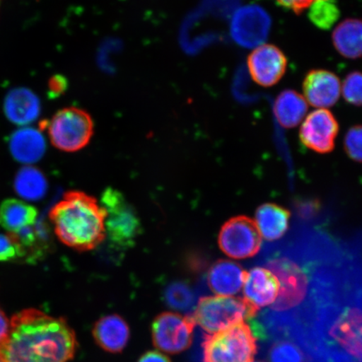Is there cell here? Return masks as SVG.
Segmentation results:
<instances>
[{
	"instance_id": "cell-1",
	"label": "cell",
	"mask_w": 362,
	"mask_h": 362,
	"mask_svg": "<svg viewBox=\"0 0 362 362\" xmlns=\"http://www.w3.org/2000/svg\"><path fill=\"white\" fill-rule=\"evenodd\" d=\"M337 248L327 237L310 233L267 252L262 264L278 279L279 292L269 310L253 318L266 341L301 327L309 318L327 291Z\"/></svg>"
},
{
	"instance_id": "cell-2",
	"label": "cell",
	"mask_w": 362,
	"mask_h": 362,
	"mask_svg": "<svg viewBox=\"0 0 362 362\" xmlns=\"http://www.w3.org/2000/svg\"><path fill=\"white\" fill-rule=\"evenodd\" d=\"M78 346L75 332L64 318L25 309L13 315L0 341V362H71Z\"/></svg>"
},
{
	"instance_id": "cell-3",
	"label": "cell",
	"mask_w": 362,
	"mask_h": 362,
	"mask_svg": "<svg viewBox=\"0 0 362 362\" xmlns=\"http://www.w3.org/2000/svg\"><path fill=\"white\" fill-rule=\"evenodd\" d=\"M49 218L58 239L75 250H92L106 238L105 210L83 192L66 193L49 211Z\"/></svg>"
},
{
	"instance_id": "cell-4",
	"label": "cell",
	"mask_w": 362,
	"mask_h": 362,
	"mask_svg": "<svg viewBox=\"0 0 362 362\" xmlns=\"http://www.w3.org/2000/svg\"><path fill=\"white\" fill-rule=\"evenodd\" d=\"M257 315L243 298L215 296L201 298L191 316L194 324L207 334H212L255 318Z\"/></svg>"
},
{
	"instance_id": "cell-5",
	"label": "cell",
	"mask_w": 362,
	"mask_h": 362,
	"mask_svg": "<svg viewBox=\"0 0 362 362\" xmlns=\"http://www.w3.org/2000/svg\"><path fill=\"white\" fill-rule=\"evenodd\" d=\"M202 348L204 362H253L257 353V338L245 322L206 334Z\"/></svg>"
},
{
	"instance_id": "cell-6",
	"label": "cell",
	"mask_w": 362,
	"mask_h": 362,
	"mask_svg": "<svg viewBox=\"0 0 362 362\" xmlns=\"http://www.w3.org/2000/svg\"><path fill=\"white\" fill-rule=\"evenodd\" d=\"M101 206L106 212L105 234L110 242L116 248L132 247L141 233V223L124 194L107 188L102 194Z\"/></svg>"
},
{
	"instance_id": "cell-7",
	"label": "cell",
	"mask_w": 362,
	"mask_h": 362,
	"mask_svg": "<svg viewBox=\"0 0 362 362\" xmlns=\"http://www.w3.org/2000/svg\"><path fill=\"white\" fill-rule=\"evenodd\" d=\"M45 126L53 146L64 152L81 151L88 146L93 135L92 117L75 107L58 111Z\"/></svg>"
},
{
	"instance_id": "cell-8",
	"label": "cell",
	"mask_w": 362,
	"mask_h": 362,
	"mask_svg": "<svg viewBox=\"0 0 362 362\" xmlns=\"http://www.w3.org/2000/svg\"><path fill=\"white\" fill-rule=\"evenodd\" d=\"M218 245L221 250L232 259H249L260 251L261 234L250 217L235 216L221 226Z\"/></svg>"
},
{
	"instance_id": "cell-9",
	"label": "cell",
	"mask_w": 362,
	"mask_h": 362,
	"mask_svg": "<svg viewBox=\"0 0 362 362\" xmlns=\"http://www.w3.org/2000/svg\"><path fill=\"white\" fill-rule=\"evenodd\" d=\"M194 325L191 315L174 312L158 315L152 324L153 346L168 354H179L191 346Z\"/></svg>"
},
{
	"instance_id": "cell-10",
	"label": "cell",
	"mask_w": 362,
	"mask_h": 362,
	"mask_svg": "<svg viewBox=\"0 0 362 362\" xmlns=\"http://www.w3.org/2000/svg\"><path fill=\"white\" fill-rule=\"evenodd\" d=\"M339 133L336 117L328 110H317L305 117L300 130L303 146L325 155L332 152Z\"/></svg>"
},
{
	"instance_id": "cell-11",
	"label": "cell",
	"mask_w": 362,
	"mask_h": 362,
	"mask_svg": "<svg viewBox=\"0 0 362 362\" xmlns=\"http://www.w3.org/2000/svg\"><path fill=\"white\" fill-rule=\"evenodd\" d=\"M271 27L269 13L257 6H244L233 16L230 35L243 47H257L268 38Z\"/></svg>"
},
{
	"instance_id": "cell-12",
	"label": "cell",
	"mask_w": 362,
	"mask_h": 362,
	"mask_svg": "<svg viewBox=\"0 0 362 362\" xmlns=\"http://www.w3.org/2000/svg\"><path fill=\"white\" fill-rule=\"evenodd\" d=\"M288 60L284 53L276 45L262 44L256 47L247 58V67L251 78L264 88L277 84L286 72Z\"/></svg>"
},
{
	"instance_id": "cell-13",
	"label": "cell",
	"mask_w": 362,
	"mask_h": 362,
	"mask_svg": "<svg viewBox=\"0 0 362 362\" xmlns=\"http://www.w3.org/2000/svg\"><path fill=\"white\" fill-rule=\"evenodd\" d=\"M303 93L308 104L318 110H327L334 106L341 97V80L332 71L312 70L303 81Z\"/></svg>"
},
{
	"instance_id": "cell-14",
	"label": "cell",
	"mask_w": 362,
	"mask_h": 362,
	"mask_svg": "<svg viewBox=\"0 0 362 362\" xmlns=\"http://www.w3.org/2000/svg\"><path fill=\"white\" fill-rule=\"evenodd\" d=\"M244 300L257 313L274 304L279 296V282L276 276L264 267H255L247 273L243 284Z\"/></svg>"
},
{
	"instance_id": "cell-15",
	"label": "cell",
	"mask_w": 362,
	"mask_h": 362,
	"mask_svg": "<svg viewBox=\"0 0 362 362\" xmlns=\"http://www.w3.org/2000/svg\"><path fill=\"white\" fill-rule=\"evenodd\" d=\"M247 272L241 265L229 260H219L208 272V287L216 296L233 297L241 291Z\"/></svg>"
},
{
	"instance_id": "cell-16",
	"label": "cell",
	"mask_w": 362,
	"mask_h": 362,
	"mask_svg": "<svg viewBox=\"0 0 362 362\" xmlns=\"http://www.w3.org/2000/svg\"><path fill=\"white\" fill-rule=\"evenodd\" d=\"M93 334L95 341L102 349L119 353L128 345L130 329L121 316L110 315L102 317L95 323Z\"/></svg>"
},
{
	"instance_id": "cell-17",
	"label": "cell",
	"mask_w": 362,
	"mask_h": 362,
	"mask_svg": "<svg viewBox=\"0 0 362 362\" xmlns=\"http://www.w3.org/2000/svg\"><path fill=\"white\" fill-rule=\"evenodd\" d=\"M40 101L37 95L25 88L12 89L4 103L7 119L16 125H28L40 115Z\"/></svg>"
},
{
	"instance_id": "cell-18",
	"label": "cell",
	"mask_w": 362,
	"mask_h": 362,
	"mask_svg": "<svg viewBox=\"0 0 362 362\" xmlns=\"http://www.w3.org/2000/svg\"><path fill=\"white\" fill-rule=\"evenodd\" d=\"M268 341H270L267 353L269 362H320L305 342L292 334H274Z\"/></svg>"
},
{
	"instance_id": "cell-19",
	"label": "cell",
	"mask_w": 362,
	"mask_h": 362,
	"mask_svg": "<svg viewBox=\"0 0 362 362\" xmlns=\"http://www.w3.org/2000/svg\"><path fill=\"white\" fill-rule=\"evenodd\" d=\"M8 147L13 158L26 165L42 160L47 151V143L39 129L25 127L11 135Z\"/></svg>"
},
{
	"instance_id": "cell-20",
	"label": "cell",
	"mask_w": 362,
	"mask_h": 362,
	"mask_svg": "<svg viewBox=\"0 0 362 362\" xmlns=\"http://www.w3.org/2000/svg\"><path fill=\"white\" fill-rule=\"evenodd\" d=\"M256 224L260 234L268 242L281 238L288 228L291 212L278 204H262L256 211Z\"/></svg>"
},
{
	"instance_id": "cell-21",
	"label": "cell",
	"mask_w": 362,
	"mask_h": 362,
	"mask_svg": "<svg viewBox=\"0 0 362 362\" xmlns=\"http://www.w3.org/2000/svg\"><path fill=\"white\" fill-rule=\"evenodd\" d=\"M308 103L304 96L293 90H284L276 98V119L285 129L296 128L305 119Z\"/></svg>"
},
{
	"instance_id": "cell-22",
	"label": "cell",
	"mask_w": 362,
	"mask_h": 362,
	"mask_svg": "<svg viewBox=\"0 0 362 362\" xmlns=\"http://www.w3.org/2000/svg\"><path fill=\"white\" fill-rule=\"evenodd\" d=\"M332 42L338 53L348 59L362 57V21L346 19L336 27Z\"/></svg>"
},
{
	"instance_id": "cell-23",
	"label": "cell",
	"mask_w": 362,
	"mask_h": 362,
	"mask_svg": "<svg viewBox=\"0 0 362 362\" xmlns=\"http://www.w3.org/2000/svg\"><path fill=\"white\" fill-rule=\"evenodd\" d=\"M37 216L38 211L33 206L17 199H7L0 205V225L8 233L33 226Z\"/></svg>"
},
{
	"instance_id": "cell-24",
	"label": "cell",
	"mask_w": 362,
	"mask_h": 362,
	"mask_svg": "<svg viewBox=\"0 0 362 362\" xmlns=\"http://www.w3.org/2000/svg\"><path fill=\"white\" fill-rule=\"evenodd\" d=\"M13 187L25 200L38 202L47 194L48 182L42 171L35 167L26 165L17 172Z\"/></svg>"
},
{
	"instance_id": "cell-25",
	"label": "cell",
	"mask_w": 362,
	"mask_h": 362,
	"mask_svg": "<svg viewBox=\"0 0 362 362\" xmlns=\"http://www.w3.org/2000/svg\"><path fill=\"white\" fill-rule=\"evenodd\" d=\"M308 8L309 19L320 29L332 28L339 17V10L336 0H315Z\"/></svg>"
},
{
	"instance_id": "cell-26",
	"label": "cell",
	"mask_w": 362,
	"mask_h": 362,
	"mask_svg": "<svg viewBox=\"0 0 362 362\" xmlns=\"http://www.w3.org/2000/svg\"><path fill=\"white\" fill-rule=\"evenodd\" d=\"M167 305L177 311L188 312L196 308V294L188 284L176 282L169 285L165 292Z\"/></svg>"
},
{
	"instance_id": "cell-27",
	"label": "cell",
	"mask_w": 362,
	"mask_h": 362,
	"mask_svg": "<svg viewBox=\"0 0 362 362\" xmlns=\"http://www.w3.org/2000/svg\"><path fill=\"white\" fill-rule=\"evenodd\" d=\"M341 93L347 103L362 107V72L353 71L348 74L341 85Z\"/></svg>"
},
{
	"instance_id": "cell-28",
	"label": "cell",
	"mask_w": 362,
	"mask_h": 362,
	"mask_svg": "<svg viewBox=\"0 0 362 362\" xmlns=\"http://www.w3.org/2000/svg\"><path fill=\"white\" fill-rule=\"evenodd\" d=\"M344 147L352 160L362 163V125H356L347 131Z\"/></svg>"
},
{
	"instance_id": "cell-29",
	"label": "cell",
	"mask_w": 362,
	"mask_h": 362,
	"mask_svg": "<svg viewBox=\"0 0 362 362\" xmlns=\"http://www.w3.org/2000/svg\"><path fill=\"white\" fill-rule=\"evenodd\" d=\"M21 259H24V253L13 234H0V262H13Z\"/></svg>"
},
{
	"instance_id": "cell-30",
	"label": "cell",
	"mask_w": 362,
	"mask_h": 362,
	"mask_svg": "<svg viewBox=\"0 0 362 362\" xmlns=\"http://www.w3.org/2000/svg\"><path fill=\"white\" fill-rule=\"evenodd\" d=\"M341 277L346 287L349 288V291L362 307V281L355 269L353 268L349 257H348L345 262H344L341 270Z\"/></svg>"
},
{
	"instance_id": "cell-31",
	"label": "cell",
	"mask_w": 362,
	"mask_h": 362,
	"mask_svg": "<svg viewBox=\"0 0 362 362\" xmlns=\"http://www.w3.org/2000/svg\"><path fill=\"white\" fill-rule=\"evenodd\" d=\"M280 6L288 8L297 15L304 12L315 0H276Z\"/></svg>"
},
{
	"instance_id": "cell-32",
	"label": "cell",
	"mask_w": 362,
	"mask_h": 362,
	"mask_svg": "<svg viewBox=\"0 0 362 362\" xmlns=\"http://www.w3.org/2000/svg\"><path fill=\"white\" fill-rule=\"evenodd\" d=\"M137 362H171L169 357L161 352L151 351L140 356Z\"/></svg>"
},
{
	"instance_id": "cell-33",
	"label": "cell",
	"mask_w": 362,
	"mask_h": 362,
	"mask_svg": "<svg viewBox=\"0 0 362 362\" xmlns=\"http://www.w3.org/2000/svg\"><path fill=\"white\" fill-rule=\"evenodd\" d=\"M11 320L8 319L6 313L0 308V341L6 336L10 329Z\"/></svg>"
},
{
	"instance_id": "cell-34",
	"label": "cell",
	"mask_w": 362,
	"mask_h": 362,
	"mask_svg": "<svg viewBox=\"0 0 362 362\" xmlns=\"http://www.w3.org/2000/svg\"><path fill=\"white\" fill-rule=\"evenodd\" d=\"M255 362H264V361H255Z\"/></svg>"
}]
</instances>
